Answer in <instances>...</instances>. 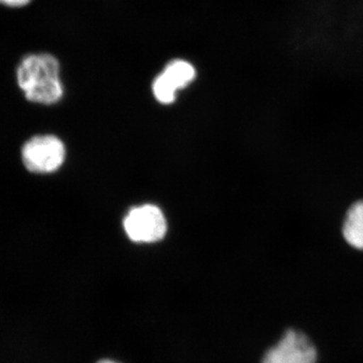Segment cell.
<instances>
[{"mask_svg": "<svg viewBox=\"0 0 363 363\" xmlns=\"http://www.w3.org/2000/svg\"><path fill=\"white\" fill-rule=\"evenodd\" d=\"M16 82L26 99L33 104L52 105L64 96L61 66L49 52L26 55L16 67Z\"/></svg>", "mask_w": 363, "mask_h": 363, "instance_id": "obj_1", "label": "cell"}, {"mask_svg": "<svg viewBox=\"0 0 363 363\" xmlns=\"http://www.w3.org/2000/svg\"><path fill=\"white\" fill-rule=\"evenodd\" d=\"M66 159V147L56 135L33 136L23 145L21 160L28 171L40 175L58 171Z\"/></svg>", "mask_w": 363, "mask_h": 363, "instance_id": "obj_2", "label": "cell"}, {"mask_svg": "<svg viewBox=\"0 0 363 363\" xmlns=\"http://www.w3.org/2000/svg\"><path fill=\"white\" fill-rule=\"evenodd\" d=\"M123 225L128 238L138 243L157 242L167 233L164 215L155 205L133 208L126 215Z\"/></svg>", "mask_w": 363, "mask_h": 363, "instance_id": "obj_3", "label": "cell"}, {"mask_svg": "<svg viewBox=\"0 0 363 363\" xmlns=\"http://www.w3.org/2000/svg\"><path fill=\"white\" fill-rule=\"evenodd\" d=\"M317 351L302 332L288 330L277 345L267 351L262 363H316Z\"/></svg>", "mask_w": 363, "mask_h": 363, "instance_id": "obj_4", "label": "cell"}, {"mask_svg": "<svg viewBox=\"0 0 363 363\" xmlns=\"http://www.w3.org/2000/svg\"><path fill=\"white\" fill-rule=\"evenodd\" d=\"M342 236L350 247L363 250V199L348 208L344 217Z\"/></svg>", "mask_w": 363, "mask_h": 363, "instance_id": "obj_5", "label": "cell"}, {"mask_svg": "<svg viewBox=\"0 0 363 363\" xmlns=\"http://www.w3.org/2000/svg\"><path fill=\"white\" fill-rule=\"evenodd\" d=\"M162 74L175 86L177 90H179L187 87L194 80L196 71L194 67L188 62L176 60L166 67Z\"/></svg>", "mask_w": 363, "mask_h": 363, "instance_id": "obj_6", "label": "cell"}, {"mask_svg": "<svg viewBox=\"0 0 363 363\" xmlns=\"http://www.w3.org/2000/svg\"><path fill=\"white\" fill-rule=\"evenodd\" d=\"M152 91H154L155 97L157 98V101L164 104H169L175 100L176 92L178 90H177L175 86L169 82V79L162 73L155 80Z\"/></svg>", "mask_w": 363, "mask_h": 363, "instance_id": "obj_7", "label": "cell"}, {"mask_svg": "<svg viewBox=\"0 0 363 363\" xmlns=\"http://www.w3.org/2000/svg\"><path fill=\"white\" fill-rule=\"evenodd\" d=\"M32 0H0V6L11 7V9H21L30 4Z\"/></svg>", "mask_w": 363, "mask_h": 363, "instance_id": "obj_8", "label": "cell"}, {"mask_svg": "<svg viewBox=\"0 0 363 363\" xmlns=\"http://www.w3.org/2000/svg\"><path fill=\"white\" fill-rule=\"evenodd\" d=\"M97 363H118V362H113V360L104 359V360H100V362H98Z\"/></svg>", "mask_w": 363, "mask_h": 363, "instance_id": "obj_9", "label": "cell"}]
</instances>
